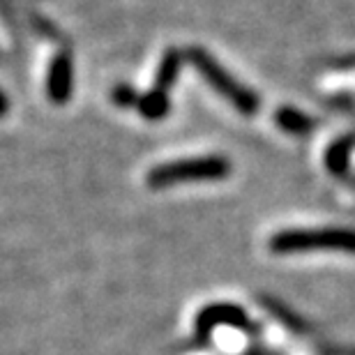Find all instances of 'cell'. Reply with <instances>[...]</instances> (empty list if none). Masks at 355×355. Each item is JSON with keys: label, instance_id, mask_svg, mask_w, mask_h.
I'll use <instances>...</instances> for the list:
<instances>
[{"label": "cell", "instance_id": "1", "mask_svg": "<svg viewBox=\"0 0 355 355\" xmlns=\"http://www.w3.org/2000/svg\"><path fill=\"white\" fill-rule=\"evenodd\" d=\"M184 58L191 62V67L203 76L205 83H208L212 90L219 92L229 104H233L236 111L245 113V116H254V113L259 111L261 99L257 92L243 86L231 72H226L212 53H208L201 46H191L184 51Z\"/></svg>", "mask_w": 355, "mask_h": 355}, {"label": "cell", "instance_id": "2", "mask_svg": "<svg viewBox=\"0 0 355 355\" xmlns=\"http://www.w3.org/2000/svg\"><path fill=\"white\" fill-rule=\"evenodd\" d=\"M231 173V162L222 155H205V157H189V159H173L164 162L159 166H153L146 175L148 187L164 189L171 184L182 182H208V180H224Z\"/></svg>", "mask_w": 355, "mask_h": 355}, {"label": "cell", "instance_id": "3", "mask_svg": "<svg viewBox=\"0 0 355 355\" xmlns=\"http://www.w3.org/2000/svg\"><path fill=\"white\" fill-rule=\"evenodd\" d=\"M272 254H309V252H342L355 254V231L353 229H314V231H282L270 238Z\"/></svg>", "mask_w": 355, "mask_h": 355}, {"label": "cell", "instance_id": "4", "mask_svg": "<svg viewBox=\"0 0 355 355\" xmlns=\"http://www.w3.org/2000/svg\"><path fill=\"white\" fill-rule=\"evenodd\" d=\"M74 92V65L69 53H58L46 69V97L55 106H65Z\"/></svg>", "mask_w": 355, "mask_h": 355}, {"label": "cell", "instance_id": "5", "mask_svg": "<svg viewBox=\"0 0 355 355\" xmlns=\"http://www.w3.org/2000/svg\"><path fill=\"white\" fill-rule=\"evenodd\" d=\"M215 325H236V328L247 330L250 328V318L245 316V311L240 307H233V304H215V307H208L198 316V330L205 332L208 328H215Z\"/></svg>", "mask_w": 355, "mask_h": 355}, {"label": "cell", "instance_id": "6", "mask_svg": "<svg viewBox=\"0 0 355 355\" xmlns=\"http://www.w3.org/2000/svg\"><path fill=\"white\" fill-rule=\"evenodd\" d=\"M137 111L141 113V118L148 120V123H159V120H164L168 113H171V99H168V92L153 86L150 90L141 95Z\"/></svg>", "mask_w": 355, "mask_h": 355}, {"label": "cell", "instance_id": "7", "mask_svg": "<svg viewBox=\"0 0 355 355\" xmlns=\"http://www.w3.org/2000/svg\"><path fill=\"white\" fill-rule=\"evenodd\" d=\"M182 60H184V55L178 51V49H166L159 60L157 72H155V88L166 90V92L171 90L178 83V76H180Z\"/></svg>", "mask_w": 355, "mask_h": 355}, {"label": "cell", "instance_id": "8", "mask_svg": "<svg viewBox=\"0 0 355 355\" xmlns=\"http://www.w3.org/2000/svg\"><path fill=\"white\" fill-rule=\"evenodd\" d=\"M275 123L279 130L288 132V134H295V137H300V134H307L309 130H314V118H309L307 113L297 111V109H291V106H284L275 113Z\"/></svg>", "mask_w": 355, "mask_h": 355}, {"label": "cell", "instance_id": "9", "mask_svg": "<svg viewBox=\"0 0 355 355\" xmlns=\"http://www.w3.org/2000/svg\"><path fill=\"white\" fill-rule=\"evenodd\" d=\"M351 150H353V139L351 137H344L335 141L330 146L328 155H325V164L335 175H344L346 168H349V159H351Z\"/></svg>", "mask_w": 355, "mask_h": 355}, {"label": "cell", "instance_id": "10", "mask_svg": "<svg viewBox=\"0 0 355 355\" xmlns=\"http://www.w3.org/2000/svg\"><path fill=\"white\" fill-rule=\"evenodd\" d=\"M141 99V92H137V88L130 86V83H118L111 90V102L120 106V109H137Z\"/></svg>", "mask_w": 355, "mask_h": 355}, {"label": "cell", "instance_id": "11", "mask_svg": "<svg viewBox=\"0 0 355 355\" xmlns=\"http://www.w3.org/2000/svg\"><path fill=\"white\" fill-rule=\"evenodd\" d=\"M268 309L272 311V314L279 318L282 323H286L291 330H295V332H302L304 330V323L300 321L297 316H293L286 307H282V304H277V302H268Z\"/></svg>", "mask_w": 355, "mask_h": 355}, {"label": "cell", "instance_id": "12", "mask_svg": "<svg viewBox=\"0 0 355 355\" xmlns=\"http://www.w3.org/2000/svg\"><path fill=\"white\" fill-rule=\"evenodd\" d=\"M7 113H10V97L0 90V118H5Z\"/></svg>", "mask_w": 355, "mask_h": 355}]
</instances>
